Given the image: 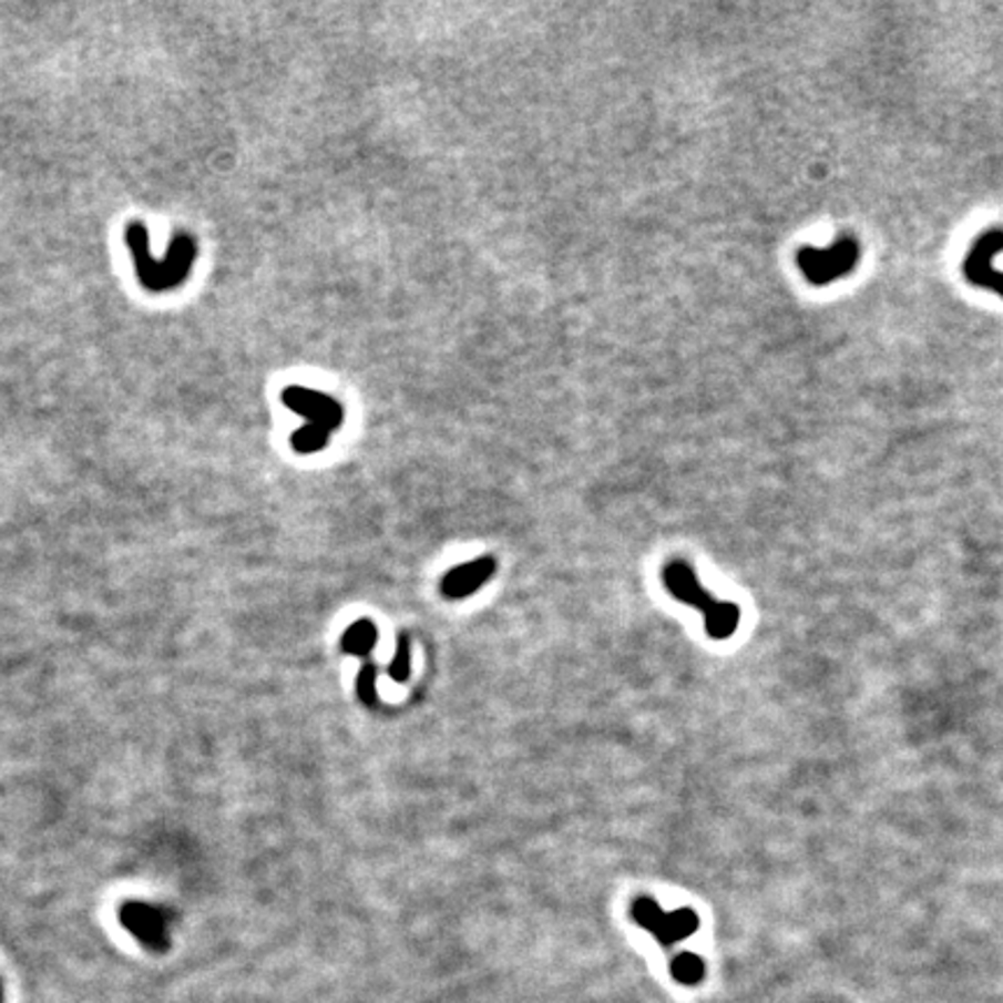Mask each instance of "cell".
<instances>
[{"label": "cell", "mask_w": 1003, "mask_h": 1003, "mask_svg": "<svg viewBox=\"0 0 1003 1003\" xmlns=\"http://www.w3.org/2000/svg\"><path fill=\"white\" fill-rule=\"evenodd\" d=\"M697 929H699L697 913L693 909H678L674 913H667V922L663 927V932H659L655 939L659 941V945L672 948L674 943L693 937Z\"/></svg>", "instance_id": "cell-8"}, {"label": "cell", "mask_w": 1003, "mask_h": 1003, "mask_svg": "<svg viewBox=\"0 0 1003 1003\" xmlns=\"http://www.w3.org/2000/svg\"><path fill=\"white\" fill-rule=\"evenodd\" d=\"M6 1001V992H3V981H0V1003Z\"/></svg>", "instance_id": "cell-14"}, {"label": "cell", "mask_w": 1003, "mask_h": 1003, "mask_svg": "<svg viewBox=\"0 0 1003 1003\" xmlns=\"http://www.w3.org/2000/svg\"><path fill=\"white\" fill-rule=\"evenodd\" d=\"M377 676H379V669H377L375 663H362V667H360V672H358V680H356L358 699H360L365 706H370V708H375V706L379 704Z\"/></svg>", "instance_id": "cell-12"}, {"label": "cell", "mask_w": 1003, "mask_h": 1003, "mask_svg": "<svg viewBox=\"0 0 1003 1003\" xmlns=\"http://www.w3.org/2000/svg\"><path fill=\"white\" fill-rule=\"evenodd\" d=\"M377 639H379L377 625L372 621L362 618V621H356L345 632V637H341V651H345L347 655L367 657V655H370V651L377 646Z\"/></svg>", "instance_id": "cell-9"}, {"label": "cell", "mask_w": 1003, "mask_h": 1003, "mask_svg": "<svg viewBox=\"0 0 1003 1003\" xmlns=\"http://www.w3.org/2000/svg\"><path fill=\"white\" fill-rule=\"evenodd\" d=\"M860 242L852 235H839L827 249L801 247L797 252V265L806 282L813 286H827L850 275L860 265Z\"/></svg>", "instance_id": "cell-4"}, {"label": "cell", "mask_w": 1003, "mask_h": 1003, "mask_svg": "<svg viewBox=\"0 0 1003 1003\" xmlns=\"http://www.w3.org/2000/svg\"><path fill=\"white\" fill-rule=\"evenodd\" d=\"M669 969H672L674 981H678V983H683V985H697V983H702V981H704V973H706L704 962H702L697 955H693V952H680V955H676V958L672 960Z\"/></svg>", "instance_id": "cell-11"}, {"label": "cell", "mask_w": 1003, "mask_h": 1003, "mask_svg": "<svg viewBox=\"0 0 1003 1003\" xmlns=\"http://www.w3.org/2000/svg\"><path fill=\"white\" fill-rule=\"evenodd\" d=\"M632 918L637 920V924L644 927L646 932H651L653 937H657L659 932H663V927L667 922V913L659 909V903L655 899H651V897L634 899Z\"/></svg>", "instance_id": "cell-10"}, {"label": "cell", "mask_w": 1003, "mask_h": 1003, "mask_svg": "<svg viewBox=\"0 0 1003 1003\" xmlns=\"http://www.w3.org/2000/svg\"><path fill=\"white\" fill-rule=\"evenodd\" d=\"M282 402L307 421L305 428L290 434V447L300 456L324 451L345 421V409L335 398L307 386H288L282 393Z\"/></svg>", "instance_id": "cell-2"}, {"label": "cell", "mask_w": 1003, "mask_h": 1003, "mask_svg": "<svg viewBox=\"0 0 1003 1003\" xmlns=\"http://www.w3.org/2000/svg\"><path fill=\"white\" fill-rule=\"evenodd\" d=\"M388 676L396 683H407L411 676V642L407 632H402L398 637V651L393 663L388 665Z\"/></svg>", "instance_id": "cell-13"}, {"label": "cell", "mask_w": 1003, "mask_h": 1003, "mask_svg": "<svg viewBox=\"0 0 1003 1003\" xmlns=\"http://www.w3.org/2000/svg\"><path fill=\"white\" fill-rule=\"evenodd\" d=\"M119 922L124 924L126 932L135 937V941L144 950L154 952V955H165L170 945H173V937H170L173 913L163 907H156V903L126 901L119 909Z\"/></svg>", "instance_id": "cell-5"}, {"label": "cell", "mask_w": 1003, "mask_h": 1003, "mask_svg": "<svg viewBox=\"0 0 1003 1003\" xmlns=\"http://www.w3.org/2000/svg\"><path fill=\"white\" fill-rule=\"evenodd\" d=\"M495 570H498L495 557L481 555V557L468 562V565H460V567L447 572L442 579V585H439V591H442V595L447 600H464L472 593H477L481 585L491 581Z\"/></svg>", "instance_id": "cell-7"}, {"label": "cell", "mask_w": 1003, "mask_h": 1003, "mask_svg": "<svg viewBox=\"0 0 1003 1003\" xmlns=\"http://www.w3.org/2000/svg\"><path fill=\"white\" fill-rule=\"evenodd\" d=\"M665 589L683 604L697 606L704 614L706 634L712 639H727L734 634L741 618V611L731 602H718L712 593L702 589L695 570L683 560H672L663 570Z\"/></svg>", "instance_id": "cell-3"}, {"label": "cell", "mask_w": 1003, "mask_h": 1003, "mask_svg": "<svg viewBox=\"0 0 1003 1003\" xmlns=\"http://www.w3.org/2000/svg\"><path fill=\"white\" fill-rule=\"evenodd\" d=\"M1003 252V228L978 235L971 252L962 260V275L971 286L987 288L1003 298V273L994 267V256Z\"/></svg>", "instance_id": "cell-6"}, {"label": "cell", "mask_w": 1003, "mask_h": 1003, "mask_svg": "<svg viewBox=\"0 0 1003 1003\" xmlns=\"http://www.w3.org/2000/svg\"><path fill=\"white\" fill-rule=\"evenodd\" d=\"M126 244L135 258L140 284L154 293L173 290L180 284H184L186 277L191 275L195 252H198L193 235L177 233L173 244H170V252L165 254V258L156 260L150 252V235H146V228L140 222L126 226Z\"/></svg>", "instance_id": "cell-1"}]
</instances>
